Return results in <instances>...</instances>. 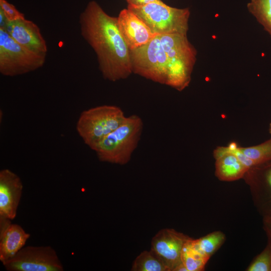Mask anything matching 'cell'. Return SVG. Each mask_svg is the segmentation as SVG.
<instances>
[{
    "label": "cell",
    "mask_w": 271,
    "mask_h": 271,
    "mask_svg": "<svg viewBox=\"0 0 271 271\" xmlns=\"http://www.w3.org/2000/svg\"><path fill=\"white\" fill-rule=\"evenodd\" d=\"M129 51L132 72L180 91L189 85L197 53L187 35H156Z\"/></svg>",
    "instance_id": "1"
},
{
    "label": "cell",
    "mask_w": 271,
    "mask_h": 271,
    "mask_svg": "<svg viewBox=\"0 0 271 271\" xmlns=\"http://www.w3.org/2000/svg\"><path fill=\"white\" fill-rule=\"evenodd\" d=\"M79 23L82 36L96 54L103 77L113 82L127 78L132 72L130 51L119 30L117 18L91 1L81 14Z\"/></svg>",
    "instance_id": "2"
},
{
    "label": "cell",
    "mask_w": 271,
    "mask_h": 271,
    "mask_svg": "<svg viewBox=\"0 0 271 271\" xmlns=\"http://www.w3.org/2000/svg\"><path fill=\"white\" fill-rule=\"evenodd\" d=\"M143 122L137 115L126 117L116 129L101 140L92 150L99 161L125 165L137 148L143 129Z\"/></svg>",
    "instance_id": "3"
},
{
    "label": "cell",
    "mask_w": 271,
    "mask_h": 271,
    "mask_svg": "<svg viewBox=\"0 0 271 271\" xmlns=\"http://www.w3.org/2000/svg\"><path fill=\"white\" fill-rule=\"evenodd\" d=\"M127 9L144 22L155 35H187L190 16L188 9L171 7L161 0L143 6L128 5Z\"/></svg>",
    "instance_id": "4"
},
{
    "label": "cell",
    "mask_w": 271,
    "mask_h": 271,
    "mask_svg": "<svg viewBox=\"0 0 271 271\" xmlns=\"http://www.w3.org/2000/svg\"><path fill=\"white\" fill-rule=\"evenodd\" d=\"M126 116L118 106L104 105L82 111L76 130L84 143L91 149L119 126Z\"/></svg>",
    "instance_id": "5"
},
{
    "label": "cell",
    "mask_w": 271,
    "mask_h": 271,
    "mask_svg": "<svg viewBox=\"0 0 271 271\" xmlns=\"http://www.w3.org/2000/svg\"><path fill=\"white\" fill-rule=\"evenodd\" d=\"M46 55L33 52L15 41L4 29L0 28V72L15 76L42 67Z\"/></svg>",
    "instance_id": "6"
},
{
    "label": "cell",
    "mask_w": 271,
    "mask_h": 271,
    "mask_svg": "<svg viewBox=\"0 0 271 271\" xmlns=\"http://www.w3.org/2000/svg\"><path fill=\"white\" fill-rule=\"evenodd\" d=\"M8 271H63L56 251L50 246H28L3 263Z\"/></svg>",
    "instance_id": "7"
},
{
    "label": "cell",
    "mask_w": 271,
    "mask_h": 271,
    "mask_svg": "<svg viewBox=\"0 0 271 271\" xmlns=\"http://www.w3.org/2000/svg\"><path fill=\"white\" fill-rule=\"evenodd\" d=\"M190 238L173 229H162L152 238L150 250L160 258L168 271H187L182 262L181 253Z\"/></svg>",
    "instance_id": "8"
},
{
    "label": "cell",
    "mask_w": 271,
    "mask_h": 271,
    "mask_svg": "<svg viewBox=\"0 0 271 271\" xmlns=\"http://www.w3.org/2000/svg\"><path fill=\"white\" fill-rule=\"evenodd\" d=\"M244 178L263 220L271 219V160L250 168Z\"/></svg>",
    "instance_id": "9"
},
{
    "label": "cell",
    "mask_w": 271,
    "mask_h": 271,
    "mask_svg": "<svg viewBox=\"0 0 271 271\" xmlns=\"http://www.w3.org/2000/svg\"><path fill=\"white\" fill-rule=\"evenodd\" d=\"M23 185L20 178L8 169L0 171V219L16 216Z\"/></svg>",
    "instance_id": "10"
},
{
    "label": "cell",
    "mask_w": 271,
    "mask_h": 271,
    "mask_svg": "<svg viewBox=\"0 0 271 271\" xmlns=\"http://www.w3.org/2000/svg\"><path fill=\"white\" fill-rule=\"evenodd\" d=\"M120 33L129 50L148 43L156 35L137 15L129 10L123 9L117 18Z\"/></svg>",
    "instance_id": "11"
},
{
    "label": "cell",
    "mask_w": 271,
    "mask_h": 271,
    "mask_svg": "<svg viewBox=\"0 0 271 271\" xmlns=\"http://www.w3.org/2000/svg\"><path fill=\"white\" fill-rule=\"evenodd\" d=\"M5 30L17 43L35 53L47 55V46L39 27L25 19L7 23Z\"/></svg>",
    "instance_id": "12"
},
{
    "label": "cell",
    "mask_w": 271,
    "mask_h": 271,
    "mask_svg": "<svg viewBox=\"0 0 271 271\" xmlns=\"http://www.w3.org/2000/svg\"><path fill=\"white\" fill-rule=\"evenodd\" d=\"M30 234L11 220L0 219V260L2 263L23 248Z\"/></svg>",
    "instance_id": "13"
},
{
    "label": "cell",
    "mask_w": 271,
    "mask_h": 271,
    "mask_svg": "<svg viewBox=\"0 0 271 271\" xmlns=\"http://www.w3.org/2000/svg\"><path fill=\"white\" fill-rule=\"evenodd\" d=\"M215 175L221 181H233L244 178L249 169L227 147H220L214 151Z\"/></svg>",
    "instance_id": "14"
},
{
    "label": "cell",
    "mask_w": 271,
    "mask_h": 271,
    "mask_svg": "<svg viewBox=\"0 0 271 271\" xmlns=\"http://www.w3.org/2000/svg\"><path fill=\"white\" fill-rule=\"evenodd\" d=\"M209 258L197 247L193 238H190L184 245L181 260L187 271L203 270Z\"/></svg>",
    "instance_id": "15"
},
{
    "label": "cell",
    "mask_w": 271,
    "mask_h": 271,
    "mask_svg": "<svg viewBox=\"0 0 271 271\" xmlns=\"http://www.w3.org/2000/svg\"><path fill=\"white\" fill-rule=\"evenodd\" d=\"M132 271H168V268L152 250L144 251L133 261Z\"/></svg>",
    "instance_id": "16"
},
{
    "label": "cell",
    "mask_w": 271,
    "mask_h": 271,
    "mask_svg": "<svg viewBox=\"0 0 271 271\" xmlns=\"http://www.w3.org/2000/svg\"><path fill=\"white\" fill-rule=\"evenodd\" d=\"M247 8L258 22L271 35V0H251Z\"/></svg>",
    "instance_id": "17"
},
{
    "label": "cell",
    "mask_w": 271,
    "mask_h": 271,
    "mask_svg": "<svg viewBox=\"0 0 271 271\" xmlns=\"http://www.w3.org/2000/svg\"><path fill=\"white\" fill-rule=\"evenodd\" d=\"M225 240V234L220 231H216L198 239H193V242L203 254L210 258L223 244Z\"/></svg>",
    "instance_id": "18"
},
{
    "label": "cell",
    "mask_w": 271,
    "mask_h": 271,
    "mask_svg": "<svg viewBox=\"0 0 271 271\" xmlns=\"http://www.w3.org/2000/svg\"><path fill=\"white\" fill-rule=\"evenodd\" d=\"M240 149L255 166L271 160V138L259 145Z\"/></svg>",
    "instance_id": "19"
},
{
    "label": "cell",
    "mask_w": 271,
    "mask_h": 271,
    "mask_svg": "<svg viewBox=\"0 0 271 271\" xmlns=\"http://www.w3.org/2000/svg\"><path fill=\"white\" fill-rule=\"evenodd\" d=\"M247 271H271V243L267 241L263 250L253 259Z\"/></svg>",
    "instance_id": "20"
},
{
    "label": "cell",
    "mask_w": 271,
    "mask_h": 271,
    "mask_svg": "<svg viewBox=\"0 0 271 271\" xmlns=\"http://www.w3.org/2000/svg\"><path fill=\"white\" fill-rule=\"evenodd\" d=\"M0 9L3 11L8 22L25 19L24 15L6 0H0Z\"/></svg>",
    "instance_id": "21"
},
{
    "label": "cell",
    "mask_w": 271,
    "mask_h": 271,
    "mask_svg": "<svg viewBox=\"0 0 271 271\" xmlns=\"http://www.w3.org/2000/svg\"><path fill=\"white\" fill-rule=\"evenodd\" d=\"M263 228L267 238V241L271 243V219L263 220Z\"/></svg>",
    "instance_id": "22"
},
{
    "label": "cell",
    "mask_w": 271,
    "mask_h": 271,
    "mask_svg": "<svg viewBox=\"0 0 271 271\" xmlns=\"http://www.w3.org/2000/svg\"><path fill=\"white\" fill-rule=\"evenodd\" d=\"M128 5L135 6H143L148 4L158 2L159 0H126Z\"/></svg>",
    "instance_id": "23"
},
{
    "label": "cell",
    "mask_w": 271,
    "mask_h": 271,
    "mask_svg": "<svg viewBox=\"0 0 271 271\" xmlns=\"http://www.w3.org/2000/svg\"><path fill=\"white\" fill-rule=\"evenodd\" d=\"M8 21L2 10L0 9V28L6 29Z\"/></svg>",
    "instance_id": "24"
},
{
    "label": "cell",
    "mask_w": 271,
    "mask_h": 271,
    "mask_svg": "<svg viewBox=\"0 0 271 271\" xmlns=\"http://www.w3.org/2000/svg\"><path fill=\"white\" fill-rule=\"evenodd\" d=\"M269 131L270 133L271 134V123L269 124Z\"/></svg>",
    "instance_id": "25"
}]
</instances>
